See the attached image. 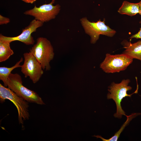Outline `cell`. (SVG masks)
<instances>
[{
  "mask_svg": "<svg viewBox=\"0 0 141 141\" xmlns=\"http://www.w3.org/2000/svg\"><path fill=\"white\" fill-rule=\"evenodd\" d=\"M139 3H133L124 1L118 11L121 14H125L133 16L139 14Z\"/></svg>",
  "mask_w": 141,
  "mask_h": 141,
  "instance_id": "11",
  "label": "cell"
},
{
  "mask_svg": "<svg viewBox=\"0 0 141 141\" xmlns=\"http://www.w3.org/2000/svg\"><path fill=\"white\" fill-rule=\"evenodd\" d=\"M43 23L34 19L32 20L29 25L23 29L21 33L15 37H9L0 34V41L8 42L10 43L15 41L21 42L27 45H33L35 42L33 37L31 35L36 31L39 27L42 26Z\"/></svg>",
  "mask_w": 141,
  "mask_h": 141,
  "instance_id": "9",
  "label": "cell"
},
{
  "mask_svg": "<svg viewBox=\"0 0 141 141\" xmlns=\"http://www.w3.org/2000/svg\"><path fill=\"white\" fill-rule=\"evenodd\" d=\"M23 60V58L21 57L14 65L10 67L4 66L0 67V80L3 82L4 86L7 87V82L9 76L13 69L16 68L21 67V65L20 64Z\"/></svg>",
  "mask_w": 141,
  "mask_h": 141,
  "instance_id": "12",
  "label": "cell"
},
{
  "mask_svg": "<svg viewBox=\"0 0 141 141\" xmlns=\"http://www.w3.org/2000/svg\"><path fill=\"white\" fill-rule=\"evenodd\" d=\"M24 61L21 66V71L25 77H29L34 84L37 83L43 74L40 63L30 52L23 54Z\"/></svg>",
  "mask_w": 141,
  "mask_h": 141,
  "instance_id": "7",
  "label": "cell"
},
{
  "mask_svg": "<svg viewBox=\"0 0 141 141\" xmlns=\"http://www.w3.org/2000/svg\"><path fill=\"white\" fill-rule=\"evenodd\" d=\"M27 3H33L36 0H21Z\"/></svg>",
  "mask_w": 141,
  "mask_h": 141,
  "instance_id": "17",
  "label": "cell"
},
{
  "mask_svg": "<svg viewBox=\"0 0 141 141\" xmlns=\"http://www.w3.org/2000/svg\"><path fill=\"white\" fill-rule=\"evenodd\" d=\"M139 23L141 24V21L139 22ZM133 38H135L136 39H141V27L138 33L134 35H132L130 38L131 40Z\"/></svg>",
  "mask_w": 141,
  "mask_h": 141,
  "instance_id": "16",
  "label": "cell"
},
{
  "mask_svg": "<svg viewBox=\"0 0 141 141\" xmlns=\"http://www.w3.org/2000/svg\"><path fill=\"white\" fill-rule=\"evenodd\" d=\"M141 114V113H133L129 115H126L127 118L126 121L123 124L119 130L116 132L114 135L109 139H106L102 137L101 136L99 135L93 136L98 138H101L103 141H116L119 138L120 134L122 132L125 127L129 123V122L134 118L137 116Z\"/></svg>",
  "mask_w": 141,
  "mask_h": 141,
  "instance_id": "13",
  "label": "cell"
},
{
  "mask_svg": "<svg viewBox=\"0 0 141 141\" xmlns=\"http://www.w3.org/2000/svg\"><path fill=\"white\" fill-rule=\"evenodd\" d=\"M133 60L132 58L124 53L115 55L107 54L100 67L106 73L119 72L126 69Z\"/></svg>",
  "mask_w": 141,
  "mask_h": 141,
  "instance_id": "6",
  "label": "cell"
},
{
  "mask_svg": "<svg viewBox=\"0 0 141 141\" xmlns=\"http://www.w3.org/2000/svg\"><path fill=\"white\" fill-rule=\"evenodd\" d=\"M139 14L141 15V0L139 2Z\"/></svg>",
  "mask_w": 141,
  "mask_h": 141,
  "instance_id": "18",
  "label": "cell"
},
{
  "mask_svg": "<svg viewBox=\"0 0 141 141\" xmlns=\"http://www.w3.org/2000/svg\"><path fill=\"white\" fill-rule=\"evenodd\" d=\"M121 44L125 49L123 53L133 59H136L141 61V40L132 43L130 41L125 40Z\"/></svg>",
  "mask_w": 141,
  "mask_h": 141,
  "instance_id": "10",
  "label": "cell"
},
{
  "mask_svg": "<svg viewBox=\"0 0 141 141\" xmlns=\"http://www.w3.org/2000/svg\"><path fill=\"white\" fill-rule=\"evenodd\" d=\"M80 21L85 33L90 37L92 44L96 43L100 35L112 37L116 32L115 30L105 24V19L103 21L99 19L97 22H91L86 17H84L80 19Z\"/></svg>",
  "mask_w": 141,
  "mask_h": 141,
  "instance_id": "5",
  "label": "cell"
},
{
  "mask_svg": "<svg viewBox=\"0 0 141 141\" xmlns=\"http://www.w3.org/2000/svg\"><path fill=\"white\" fill-rule=\"evenodd\" d=\"M10 22L9 18L0 15V25L7 24Z\"/></svg>",
  "mask_w": 141,
  "mask_h": 141,
  "instance_id": "15",
  "label": "cell"
},
{
  "mask_svg": "<svg viewBox=\"0 0 141 141\" xmlns=\"http://www.w3.org/2000/svg\"><path fill=\"white\" fill-rule=\"evenodd\" d=\"M130 81L129 79H124L120 83H112L109 87V93L107 95L108 99H112L115 102L116 105V112L114 114L115 118H121L123 115L126 116L125 113L122 109L121 102L123 98L126 97H130L132 95L138 92V88L133 93L128 94L127 92L131 90L132 87L128 85Z\"/></svg>",
  "mask_w": 141,
  "mask_h": 141,
  "instance_id": "2",
  "label": "cell"
},
{
  "mask_svg": "<svg viewBox=\"0 0 141 141\" xmlns=\"http://www.w3.org/2000/svg\"><path fill=\"white\" fill-rule=\"evenodd\" d=\"M9 99L13 103L17 109L19 124L23 125L24 121L30 117L28 102L17 95L12 90L0 84V101L1 103Z\"/></svg>",
  "mask_w": 141,
  "mask_h": 141,
  "instance_id": "4",
  "label": "cell"
},
{
  "mask_svg": "<svg viewBox=\"0 0 141 141\" xmlns=\"http://www.w3.org/2000/svg\"><path fill=\"white\" fill-rule=\"evenodd\" d=\"M7 85L17 95L28 102L41 105L45 104L36 92L23 85L22 78L19 74L11 73L8 78Z\"/></svg>",
  "mask_w": 141,
  "mask_h": 141,
  "instance_id": "3",
  "label": "cell"
},
{
  "mask_svg": "<svg viewBox=\"0 0 141 141\" xmlns=\"http://www.w3.org/2000/svg\"><path fill=\"white\" fill-rule=\"evenodd\" d=\"M10 43L8 42L0 41V62L6 61L14 54V51L10 48Z\"/></svg>",
  "mask_w": 141,
  "mask_h": 141,
  "instance_id": "14",
  "label": "cell"
},
{
  "mask_svg": "<svg viewBox=\"0 0 141 141\" xmlns=\"http://www.w3.org/2000/svg\"><path fill=\"white\" fill-rule=\"evenodd\" d=\"M30 52L40 63L43 70H50V62L54 58V53L49 40L45 38L38 37L36 43L30 49Z\"/></svg>",
  "mask_w": 141,
  "mask_h": 141,
  "instance_id": "1",
  "label": "cell"
},
{
  "mask_svg": "<svg viewBox=\"0 0 141 141\" xmlns=\"http://www.w3.org/2000/svg\"><path fill=\"white\" fill-rule=\"evenodd\" d=\"M60 9L59 4L54 5L50 3L38 7L35 5L33 8L25 11L24 14L33 16L35 19L44 23L55 19Z\"/></svg>",
  "mask_w": 141,
  "mask_h": 141,
  "instance_id": "8",
  "label": "cell"
},
{
  "mask_svg": "<svg viewBox=\"0 0 141 141\" xmlns=\"http://www.w3.org/2000/svg\"><path fill=\"white\" fill-rule=\"evenodd\" d=\"M56 0H52L51 2H50L52 4H53L55 2Z\"/></svg>",
  "mask_w": 141,
  "mask_h": 141,
  "instance_id": "19",
  "label": "cell"
}]
</instances>
